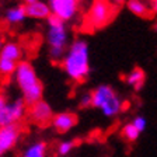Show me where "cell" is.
Returning a JSON list of instances; mask_svg holds the SVG:
<instances>
[{"label": "cell", "instance_id": "cell-16", "mask_svg": "<svg viewBox=\"0 0 157 157\" xmlns=\"http://www.w3.org/2000/svg\"><path fill=\"white\" fill-rule=\"evenodd\" d=\"M27 14H25V6H14L10 7L4 14V20L7 24H21L25 20Z\"/></svg>", "mask_w": 157, "mask_h": 157}, {"label": "cell", "instance_id": "cell-18", "mask_svg": "<svg viewBox=\"0 0 157 157\" xmlns=\"http://www.w3.org/2000/svg\"><path fill=\"white\" fill-rule=\"evenodd\" d=\"M121 135L128 142H136L137 139H139V136H140V132L132 125V122H129V124H125L124 126H122Z\"/></svg>", "mask_w": 157, "mask_h": 157}, {"label": "cell", "instance_id": "cell-2", "mask_svg": "<svg viewBox=\"0 0 157 157\" xmlns=\"http://www.w3.org/2000/svg\"><path fill=\"white\" fill-rule=\"evenodd\" d=\"M20 91L23 94V100L28 107L41 101L44 95V86L36 76L34 66L27 60H21L17 65L16 72L13 75Z\"/></svg>", "mask_w": 157, "mask_h": 157}, {"label": "cell", "instance_id": "cell-3", "mask_svg": "<svg viewBox=\"0 0 157 157\" xmlns=\"http://www.w3.org/2000/svg\"><path fill=\"white\" fill-rule=\"evenodd\" d=\"M91 107L100 109L105 118H114L124 111L125 104L111 86L101 84L91 91Z\"/></svg>", "mask_w": 157, "mask_h": 157}, {"label": "cell", "instance_id": "cell-22", "mask_svg": "<svg viewBox=\"0 0 157 157\" xmlns=\"http://www.w3.org/2000/svg\"><path fill=\"white\" fill-rule=\"evenodd\" d=\"M149 7L153 11V14H157V0H149Z\"/></svg>", "mask_w": 157, "mask_h": 157}, {"label": "cell", "instance_id": "cell-7", "mask_svg": "<svg viewBox=\"0 0 157 157\" xmlns=\"http://www.w3.org/2000/svg\"><path fill=\"white\" fill-rule=\"evenodd\" d=\"M51 14L62 21H70L75 18L78 10V0H49Z\"/></svg>", "mask_w": 157, "mask_h": 157}, {"label": "cell", "instance_id": "cell-23", "mask_svg": "<svg viewBox=\"0 0 157 157\" xmlns=\"http://www.w3.org/2000/svg\"><path fill=\"white\" fill-rule=\"evenodd\" d=\"M114 6H122V4H125L128 2V0H109Z\"/></svg>", "mask_w": 157, "mask_h": 157}, {"label": "cell", "instance_id": "cell-12", "mask_svg": "<svg viewBox=\"0 0 157 157\" xmlns=\"http://www.w3.org/2000/svg\"><path fill=\"white\" fill-rule=\"evenodd\" d=\"M126 7L132 14H135L137 17H142V18H151L154 16L153 11L149 7V4L144 0H128Z\"/></svg>", "mask_w": 157, "mask_h": 157}, {"label": "cell", "instance_id": "cell-20", "mask_svg": "<svg viewBox=\"0 0 157 157\" xmlns=\"http://www.w3.org/2000/svg\"><path fill=\"white\" fill-rule=\"evenodd\" d=\"M132 125H133L137 131L142 133V132L146 129V126H147V119L144 117H142V115H136V117L132 119Z\"/></svg>", "mask_w": 157, "mask_h": 157}, {"label": "cell", "instance_id": "cell-13", "mask_svg": "<svg viewBox=\"0 0 157 157\" xmlns=\"http://www.w3.org/2000/svg\"><path fill=\"white\" fill-rule=\"evenodd\" d=\"M0 56L2 58L10 59L13 62L20 63L21 62V58H23V49L14 41H10V42H4L3 48L0 49Z\"/></svg>", "mask_w": 157, "mask_h": 157}, {"label": "cell", "instance_id": "cell-25", "mask_svg": "<svg viewBox=\"0 0 157 157\" xmlns=\"http://www.w3.org/2000/svg\"><path fill=\"white\" fill-rule=\"evenodd\" d=\"M3 45H4V41H3V38H2V36H0V49L3 48Z\"/></svg>", "mask_w": 157, "mask_h": 157}, {"label": "cell", "instance_id": "cell-26", "mask_svg": "<svg viewBox=\"0 0 157 157\" xmlns=\"http://www.w3.org/2000/svg\"><path fill=\"white\" fill-rule=\"evenodd\" d=\"M153 29H154V31H156V33H157V21H156V23H154V25H153Z\"/></svg>", "mask_w": 157, "mask_h": 157}, {"label": "cell", "instance_id": "cell-5", "mask_svg": "<svg viewBox=\"0 0 157 157\" xmlns=\"http://www.w3.org/2000/svg\"><path fill=\"white\" fill-rule=\"evenodd\" d=\"M48 21V39L49 48H55V49H67V41H69V34L67 28H66V23L59 20L58 17L51 16L46 18Z\"/></svg>", "mask_w": 157, "mask_h": 157}, {"label": "cell", "instance_id": "cell-17", "mask_svg": "<svg viewBox=\"0 0 157 157\" xmlns=\"http://www.w3.org/2000/svg\"><path fill=\"white\" fill-rule=\"evenodd\" d=\"M17 65H18L17 62H13V60H10V59H6V58H2V56H0V77L6 78V77L13 76L17 69Z\"/></svg>", "mask_w": 157, "mask_h": 157}, {"label": "cell", "instance_id": "cell-10", "mask_svg": "<svg viewBox=\"0 0 157 157\" xmlns=\"http://www.w3.org/2000/svg\"><path fill=\"white\" fill-rule=\"evenodd\" d=\"M77 125V117L73 112H59V114H53L52 121H51V126L53 128V131L58 133H66V132L72 131L73 128Z\"/></svg>", "mask_w": 157, "mask_h": 157}, {"label": "cell", "instance_id": "cell-9", "mask_svg": "<svg viewBox=\"0 0 157 157\" xmlns=\"http://www.w3.org/2000/svg\"><path fill=\"white\" fill-rule=\"evenodd\" d=\"M28 117L35 125H38V126H45V125L51 124V121H52V117H53L52 107L46 101L41 100V101L35 102V104H33L29 107Z\"/></svg>", "mask_w": 157, "mask_h": 157}, {"label": "cell", "instance_id": "cell-4", "mask_svg": "<svg viewBox=\"0 0 157 157\" xmlns=\"http://www.w3.org/2000/svg\"><path fill=\"white\" fill-rule=\"evenodd\" d=\"M115 10L117 7H114L109 0H94L88 10L86 21L93 29L102 28L112 20Z\"/></svg>", "mask_w": 157, "mask_h": 157}, {"label": "cell", "instance_id": "cell-6", "mask_svg": "<svg viewBox=\"0 0 157 157\" xmlns=\"http://www.w3.org/2000/svg\"><path fill=\"white\" fill-rule=\"evenodd\" d=\"M27 107L23 98H17L13 102H7L0 111V126L18 125V122L27 115Z\"/></svg>", "mask_w": 157, "mask_h": 157}, {"label": "cell", "instance_id": "cell-11", "mask_svg": "<svg viewBox=\"0 0 157 157\" xmlns=\"http://www.w3.org/2000/svg\"><path fill=\"white\" fill-rule=\"evenodd\" d=\"M25 14L29 18H35V20H46L51 16V9L49 4L39 0L35 3H29L25 4Z\"/></svg>", "mask_w": 157, "mask_h": 157}, {"label": "cell", "instance_id": "cell-8", "mask_svg": "<svg viewBox=\"0 0 157 157\" xmlns=\"http://www.w3.org/2000/svg\"><path fill=\"white\" fill-rule=\"evenodd\" d=\"M18 125H10V126H0V157H4L10 150H13L20 140Z\"/></svg>", "mask_w": 157, "mask_h": 157}, {"label": "cell", "instance_id": "cell-19", "mask_svg": "<svg viewBox=\"0 0 157 157\" xmlns=\"http://www.w3.org/2000/svg\"><path fill=\"white\" fill-rule=\"evenodd\" d=\"M75 146H76L75 140H63L58 144L56 151H58L59 156H67L69 153H72V150L75 149Z\"/></svg>", "mask_w": 157, "mask_h": 157}, {"label": "cell", "instance_id": "cell-14", "mask_svg": "<svg viewBox=\"0 0 157 157\" xmlns=\"http://www.w3.org/2000/svg\"><path fill=\"white\" fill-rule=\"evenodd\" d=\"M21 157H48V143L44 140L29 143L23 150Z\"/></svg>", "mask_w": 157, "mask_h": 157}, {"label": "cell", "instance_id": "cell-21", "mask_svg": "<svg viewBox=\"0 0 157 157\" xmlns=\"http://www.w3.org/2000/svg\"><path fill=\"white\" fill-rule=\"evenodd\" d=\"M78 105H80L82 108H90L91 107V93H84V94L80 97Z\"/></svg>", "mask_w": 157, "mask_h": 157}, {"label": "cell", "instance_id": "cell-24", "mask_svg": "<svg viewBox=\"0 0 157 157\" xmlns=\"http://www.w3.org/2000/svg\"><path fill=\"white\" fill-rule=\"evenodd\" d=\"M25 4H29V3H35V2H39V0H24Z\"/></svg>", "mask_w": 157, "mask_h": 157}, {"label": "cell", "instance_id": "cell-1", "mask_svg": "<svg viewBox=\"0 0 157 157\" xmlns=\"http://www.w3.org/2000/svg\"><path fill=\"white\" fill-rule=\"evenodd\" d=\"M62 67L72 82L82 83L90 75V51L84 39H76L66 51Z\"/></svg>", "mask_w": 157, "mask_h": 157}, {"label": "cell", "instance_id": "cell-15", "mask_svg": "<svg viewBox=\"0 0 157 157\" xmlns=\"http://www.w3.org/2000/svg\"><path fill=\"white\" fill-rule=\"evenodd\" d=\"M144 82H146V73L140 67L132 69L131 72L126 75V84L131 86L136 91L142 90V87L144 86Z\"/></svg>", "mask_w": 157, "mask_h": 157}]
</instances>
